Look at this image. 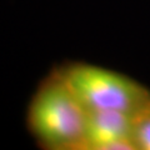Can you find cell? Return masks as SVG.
<instances>
[{
  "label": "cell",
  "mask_w": 150,
  "mask_h": 150,
  "mask_svg": "<svg viewBox=\"0 0 150 150\" xmlns=\"http://www.w3.org/2000/svg\"><path fill=\"white\" fill-rule=\"evenodd\" d=\"M89 111L58 70L39 83L28 104L25 123L44 150H86Z\"/></svg>",
  "instance_id": "1"
},
{
  "label": "cell",
  "mask_w": 150,
  "mask_h": 150,
  "mask_svg": "<svg viewBox=\"0 0 150 150\" xmlns=\"http://www.w3.org/2000/svg\"><path fill=\"white\" fill-rule=\"evenodd\" d=\"M55 69L88 111L135 115L150 103V90L114 70L78 62Z\"/></svg>",
  "instance_id": "2"
},
{
  "label": "cell",
  "mask_w": 150,
  "mask_h": 150,
  "mask_svg": "<svg viewBox=\"0 0 150 150\" xmlns=\"http://www.w3.org/2000/svg\"><path fill=\"white\" fill-rule=\"evenodd\" d=\"M86 150H137L134 115L120 111H89Z\"/></svg>",
  "instance_id": "3"
},
{
  "label": "cell",
  "mask_w": 150,
  "mask_h": 150,
  "mask_svg": "<svg viewBox=\"0 0 150 150\" xmlns=\"http://www.w3.org/2000/svg\"><path fill=\"white\" fill-rule=\"evenodd\" d=\"M134 144L137 150H150V103L134 115Z\"/></svg>",
  "instance_id": "4"
}]
</instances>
